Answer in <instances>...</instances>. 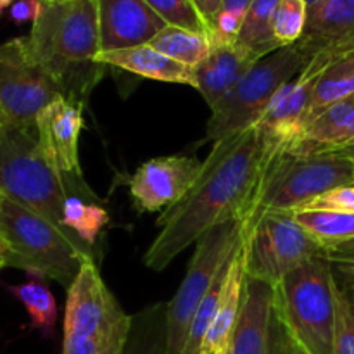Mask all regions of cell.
<instances>
[{"mask_svg":"<svg viewBox=\"0 0 354 354\" xmlns=\"http://www.w3.org/2000/svg\"><path fill=\"white\" fill-rule=\"evenodd\" d=\"M265 159V147L254 127L214 142L189 194L156 221L161 232L145 252V266L161 272L218 223L230 218L242 221Z\"/></svg>","mask_w":354,"mask_h":354,"instance_id":"6da1fadb","label":"cell"},{"mask_svg":"<svg viewBox=\"0 0 354 354\" xmlns=\"http://www.w3.org/2000/svg\"><path fill=\"white\" fill-rule=\"evenodd\" d=\"M35 61L57 82L62 95L85 106L107 66L100 54L95 0H66L44 6L26 37Z\"/></svg>","mask_w":354,"mask_h":354,"instance_id":"7a4b0ae2","label":"cell"},{"mask_svg":"<svg viewBox=\"0 0 354 354\" xmlns=\"http://www.w3.org/2000/svg\"><path fill=\"white\" fill-rule=\"evenodd\" d=\"M337 282L327 254L315 256L273 287V311L303 354H334Z\"/></svg>","mask_w":354,"mask_h":354,"instance_id":"3957f363","label":"cell"},{"mask_svg":"<svg viewBox=\"0 0 354 354\" xmlns=\"http://www.w3.org/2000/svg\"><path fill=\"white\" fill-rule=\"evenodd\" d=\"M0 245L6 266L24 270L38 279H52L68 289L93 252L59 230L30 207L0 192Z\"/></svg>","mask_w":354,"mask_h":354,"instance_id":"277c9868","label":"cell"},{"mask_svg":"<svg viewBox=\"0 0 354 354\" xmlns=\"http://www.w3.org/2000/svg\"><path fill=\"white\" fill-rule=\"evenodd\" d=\"M348 183H354V159L349 156L328 152L303 158L277 152L265 159L259 182L242 218L244 230L265 214L292 213L313 197Z\"/></svg>","mask_w":354,"mask_h":354,"instance_id":"5b68a950","label":"cell"},{"mask_svg":"<svg viewBox=\"0 0 354 354\" xmlns=\"http://www.w3.org/2000/svg\"><path fill=\"white\" fill-rule=\"evenodd\" d=\"M71 190L73 185L68 183V178L41 152L35 128H6L0 133V192L47 218L71 241L97 256L95 249L71 234L64 225V204L69 196L76 194Z\"/></svg>","mask_w":354,"mask_h":354,"instance_id":"8992f818","label":"cell"},{"mask_svg":"<svg viewBox=\"0 0 354 354\" xmlns=\"http://www.w3.org/2000/svg\"><path fill=\"white\" fill-rule=\"evenodd\" d=\"M130 328L131 315L106 286L97 263L86 261L68 287L62 354H121Z\"/></svg>","mask_w":354,"mask_h":354,"instance_id":"52a82bcc","label":"cell"},{"mask_svg":"<svg viewBox=\"0 0 354 354\" xmlns=\"http://www.w3.org/2000/svg\"><path fill=\"white\" fill-rule=\"evenodd\" d=\"M310 59L299 45L282 47L256 62L241 82L211 109L206 140L218 142L254 127L275 93L296 78Z\"/></svg>","mask_w":354,"mask_h":354,"instance_id":"ba28073f","label":"cell"},{"mask_svg":"<svg viewBox=\"0 0 354 354\" xmlns=\"http://www.w3.org/2000/svg\"><path fill=\"white\" fill-rule=\"evenodd\" d=\"M244 241V223L230 218L203 235L187 268L185 279L168 303V354H183L196 311L213 286L221 266Z\"/></svg>","mask_w":354,"mask_h":354,"instance_id":"9c48e42d","label":"cell"},{"mask_svg":"<svg viewBox=\"0 0 354 354\" xmlns=\"http://www.w3.org/2000/svg\"><path fill=\"white\" fill-rule=\"evenodd\" d=\"M320 254H325L324 245L297 223L290 211L265 214L244 230L245 277L272 287L294 268Z\"/></svg>","mask_w":354,"mask_h":354,"instance_id":"30bf717a","label":"cell"},{"mask_svg":"<svg viewBox=\"0 0 354 354\" xmlns=\"http://www.w3.org/2000/svg\"><path fill=\"white\" fill-rule=\"evenodd\" d=\"M61 95L57 82L31 55L26 37L0 44V118L3 127L33 130L38 113Z\"/></svg>","mask_w":354,"mask_h":354,"instance_id":"8fae6325","label":"cell"},{"mask_svg":"<svg viewBox=\"0 0 354 354\" xmlns=\"http://www.w3.org/2000/svg\"><path fill=\"white\" fill-rule=\"evenodd\" d=\"M325 64L327 62L317 59L308 62L306 68L296 78L286 83L275 93L270 106L254 124L265 147L266 159L289 147L303 133L310 118L317 78Z\"/></svg>","mask_w":354,"mask_h":354,"instance_id":"7c38bea8","label":"cell"},{"mask_svg":"<svg viewBox=\"0 0 354 354\" xmlns=\"http://www.w3.org/2000/svg\"><path fill=\"white\" fill-rule=\"evenodd\" d=\"M203 169L196 156H162L145 161L128 182L140 213L166 211L189 194Z\"/></svg>","mask_w":354,"mask_h":354,"instance_id":"4fadbf2b","label":"cell"},{"mask_svg":"<svg viewBox=\"0 0 354 354\" xmlns=\"http://www.w3.org/2000/svg\"><path fill=\"white\" fill-rule=\"evenodd\" d=\"M82 102L61 95L38 113L35 133L47 161L69 180H83L80 166V137L85 127Z\"/></svg>","mask_w":354,"mask_h":354,"instance_id":"5bb4252c","label":"cell"},{"mask_svg":"<svg viewBox=\"0 0 354 354\" xmlns=\"http://www.w3.org/2000/svg\"><path fill=\"white\" fill-rule=\"evenodd\" d=\"M100 52L147 45L168 24L145 0H95Z\"/></svg>","mask_w":354,"mask_h":354,"instance_id":"9a60e30c","label":"cell"},{"mask_svg":"<svg viewBox=\"0 0 354 354\" xmlns=\"http://www.w3.org/2000/svg\"><path fill=\"white\" fill-rule=\"evenodd\" d=\"M301 50L310 61H330L354 48V0H320L308 9Z\"/></svg>","mask_w":354,"mask_h":354,"instance_id":"2e32d148","label":"cell"},{"mask_svg":"<svg viewBox=\"0 0 354 354\" xmlns=\"http://www.w3.org/2000/svg\"><path fill=\"white\" fill-rule=\"evenodd\" d=\"M273 320V287L245 277L241 310L232 334L234 354H266Z\"/></svg>","mask_w":354,"mask_h":354,"instance_id":"e0dca14e","label":"cell"},{"mask_svg":"<svg viewBox=\"0 0 354 354\" xmlns=\"http://www.w3.org/2000/svg\"><path fill=\"white\" fill-rule=\"evenodd\" d=\"M354 140V95L339 100L313 118L303 133L283 149L292 156H318L337 152Z\"/></svg>","mask_w":354,"mask_h":354,"instance_id":"ac0fdd59","label":"cell"},{"mask_svg":"<svg viewBox=\"0 0 354 354\" xmlns=\"http://www.w3.org/2000/svg\"><path fill=\"white\" fill-rule=\"evenodd\" d=\"M252 66L235 45L213 44L207 57L194 68L196 90L213 109Z\"/></svg>","mask_w":354,"mask_h":354,"instance_id":"d6986e66","label":"cell"},{"mask_svg":"<svg viewBox=\"0 0 354 354\" xmlns=\"http://www.w3.org/2000/svg\"><path fill=\"white\" fill-rule=\"evenodd\" d=\"M99 64L107 68H118L144 78L156 82L176 83V85H189L196 88V76L194 69L173 61L168 55L161 54L151 45L140 47L121 48L113 52H100L95 59Z\"/></svg>","mask_w":354,"mask_h":354,"instance_id":"ffe728a7","label":"cell"},{"mask_svg":"<svg viewBox=\"0 0 354 354\" xmlns=\"http://www.w3.org/2000/svg\"><path fill=\"white\" fill-rule=\"evenodd\" d=\"M245 268H244V241L237 249L225 280L223 292H221L220 306L213 325L207 332L201 354H221L230 346L232 334H234L235 322H237L239 310H241L242 289H244Z\"/></svg>","mask_w":354,"mask_h":354,"instance_id":"44dd1931","label":"cell"},{"mask_svg":"<svg viewBox=\"0 0 354 354\" xmlns=\"http://www.w3.org/2000/svg\"><path fill=\"white\" fill-rule=\"evenodd\" d=\"M279 2L280 0H252L249 6L235 47L252 64L282 48L273 35V16Z\"/></svg>","mask_w":354,"mask_h":354,"instance_id":"7402d4cb","label":"cell"},{"mask_svg":"<svg viewBox=\"0 0 354 354\" xmlns=\"http://www.w3.org/2000/svg\"><path fill=\"white\" fill-rule=\"evenodd\" d=\"M351 95H354V48L335 55L322 68L315 85L308 123L322 111Z\"/></svg>","mask_w":354,"mask_h":354,"instance_id":"603a6c76","label":"cell"},{"mask_svg":"<svg viewBox=\"0 0 354 354\" xmlns=\"http://www.w3.org/2000/svg\"><path fill=\"white\" fill-rule=\"evenodd\" d=\"M121 354H168V303H154L131 315V328Z\"/></svg>","mask_w":354,"mask_h":354,"instance_id":"cb8c5ba5","label":"cell"},{"mask_svg":"<svg viewBox=\"0 0 354 354\" xmlns=\"http://www.w3.org/2000/svg\"><path fill=\"white\" fill-rule=\"evenodd\" d=\"M149 45L173 61L194 69L207 57L213 41L207 33H197L178 26H165L149 41Z\"/></svg>","mask_w":354,"mask_h":354,"instance_id":"d4e9b609","label":"cell"},{"mask_svg":"<svg viewBox=\"0 0 354 354\" xmlns=\"http://www.w3.org/2000/svg\"><path fill=\"white\" fill-rule=\"evenodd\" d=\"M297 223L327 249L354 241V214L341 211H296Z\"/></svg>","mask_w":354,"mask_h":354,"instance_id":"484cf974","label":"cell"},{"mask_svg":"<svg viewBox=\"0 0 354 354\" xmlns=\"http://www.w3.org/2000/svg\"><path fill=\"white\" fill-rule=\"evenodd\" d=\"M9 290L26 308L31 318V327L40 330L45 337H50L57 320V303L50 289L45 286L44 279L33 277L19 286H9Z\"/></svg>","mask_w":354,"mask_h":354,"instance_id":"4316f807","label":"cell"},{"mask_svg":"<svg viewBox=\"0 0 354 354\" xmlns=\"http://www.w3.org/2000/svg\"><path fill=\"white\" fill-rule=\"evenodd\" d=\"M90 201L78 194L69 196L64 204V225L71 234L95 249L100 232L109 223V213L102 206Z\"/></svg>","mask_w":354,"mask_h":354,"instance_id":"83f0119b","label":"cell"},{"mask_svg":"<svg viewBox=\"0 0 354 354\" xmlns=\"http://www.w3.org/2000/svg\"><path fill=\"white\" fill-rule=\"evenodd\" d=\"M306 0H280L273 16V35L280 47H290L301 40L308 23Z\"/></svg>","mask_w":354,"mask_h":354,"instance_id":"f1b7e54d","label":"cell"},{"mask_svg":"<svg viewBox=\"0 0 354 354\" xmlns=\"http://www.w3.org/2000/svg\"><path fill=\"white\" fill-rule=\"evenodd\" d=\"M145 2L168 26H178L209 35L207 24L204 23L194 0H145Z\"/></svg>","mask_w":354,"mask_h":354,"instance_id":"f546056e","label":"cell"},{"mask_svg":"<svg viewBox=\"0 0 354 354\" xmlns=\"http://www.w3.org/2000/svg\"><path fill=\"white\" fill-rule=\"evenodd\" d=\"M335 299H337V320H335L334 354H354V299L348 289L339 286Z\"/></svg>","mask_w":354,"mask_h":354,"instance_id":"4dcf8cb0","label":"cell"},{"mask_svg":"<svg viewBox=\"0 0 354 354\" xmlns=\"http://www.w3.org/2000/svg\"><path fill=\"white\" fill-rule=\"evenodd\" d=\"M311 209L341 211V213L354 214V183L335 187V189L328 190V192L322 194V196L313 197V199L304 203L301 207H297L296 211ZM296 211H292V213H296Z\"/></svg>","mask_w":354,"mask_h":354,"instance_id":"1f68e13d","label":"cell"},{"mask_svg":"<svg viewBox=\"0 0 354 354\" xmlns=\"http://www.w3.org/2000/svg\"><path fill=\"white\" fill-rule=\"evenodd\" d=\"M266 354H301L299 349L292 342V339L287 334L286 328H283V325L277 318L275 311H273L272 328H270L268 339V351H266Z\"/></svg>","mask_w":354,"mask_h":354,"instance_id":"d6a6232c","label":"cell"},{"mask_svg":"<svg viewBox=\"0 0 354 354\" xmlns=\"http://www.w3.org/2000/svg\"><path fill=\"white\" fill-rule=\"evenodd\" d=\"M41 9H44V3L40 0H16L9 9V17L16 24H33L41 14Z\"/></svg>","mask_w":354,"mask_h":354,"instance_id":"836d02e7","label":"cell"},{"mask_svg":"<svg viewBox=\"0 0 354 354\" xmlns=\"http://www.w3.org/2000/svg\"><path fill=\"white\" fill-rule=\"evenodd\" d=\"M337 286L342 289H354V259H330Z\"/></svg>","mask_w":354,"mask_h":354,"instance_id":"e575fe53","label":"cell"},{"mask_svg":"<svg viewBox=\"0 0 354 354\" xmlns=\"http://www.w3.org/2000/svg\"><path fill=\"white\" fill-rule=\"evenodd\" d=\"M221 2H223V0H194L197 10H199V14L203 16L204 23L207 24L209 33H211V28H213L214 19H216L218 12H220L221 9Z\"/></svg>","mask_w":354,"mask_h":354,"instance_id":"d590c367","label":"cell"},{"mask_svg":"<svg viewBox=\"0 0 354 354\" xmlns=\"http://www.w3.org/2000/svg\"><path fill=\"white\" fill-rule=\"evenodd\" d=\"M251 3L252 0H223V2H221L220 12H230L245 19V14H248V9Z\"/></svg>","mask_w":354,"mask_h":354,"instance_id":"8d00e7d4","label":"cell"},{"mask_svg":"<svg viewBox=\"0 0 354 354\" xmlns=\"http://www.w3.org/2000/svg\"><path fill=\"white\" fill-rule=\"evenodd\" d=\"M328 259H354V241L344 242L325 251Z\"/></svg>","mask_w":354,"mask_h":354,"instance_id":"74e56055","label":"cell"},{"mask_svg":"<svg viewBox=\"0 0 354 354\" xmlns=\"http://www.w3.org/2000/svg\"><path fill=\"white\" fill-rule=\"evenodd\" d=\"M339 154H344V156H349V158L354 159V140L351 142L349 145H346V147H342L341 151H337Z\"/></svg>","mask_w":354,"mask_h":354,"instance_id":"f35d334b","label":"cell"},{"mask_svg":"<svg viewBox=\"0 0 354 354\" xmlns=\"http://www.w3.org/2000/svg\"><path fill=\"white\" fill-rule=\"evenodd\" d=\"M14 2H16V0H0V16H2L7 9H10Z\"/></svg>","mask_w":354,"mask_h":354,"instance_id":"ab89813d","label":"cell"},{"mask_svg":"<svg viewBox=\"0 0 354 354\" xmlns=\"http://www.w3.org/2000/svg\"><path fill=\"white\" fill-rule=\"evenodd\" d=\"M6 266V258H3V251H2V245H0V270Z\"/></svg>","mask_w":354,"mask_h":354,"instance_id":"60d3db41","label":"cell"},{"mask_svg":"<svg viewBox=\"0 0 354 354\" xmlns=\"http://www.w3.org/2000/svg\"><path fill=\"white\" fill-rule=\"evenodd\" d=\"M306 2H308V6H315V3H317V2H320V0H306Z\"/></svg>","mask_w":354,"mask_h":354,"instance_id":"b9f144b4","label":"cell"},{"mask_svg":"<svg viewBox=\"0 0 354 354\" xmlns=\"http://www.w3.org/2000/svg\"><path fill=\"white\" fill-rule=\"evenodd\" d=\"M221 354H234V353H232V346H228V348L225 349V351L221 353Z\"/></svg>","mask_w":354,"mask_h":354,"instance_id":"7bdbcfd3","label":"cell"},{"mask_svg":"<svg viewBox=\"0 0 354 354\" xmlns=\"http://www.w3.org/2000/svg\"><path fill=\"white\" fill-rule=\"evenodd\" d=\"M41 3H44V6H48V3H54V0H40Z\"/></svg>","mask_w":354,"mask_h":354,"instance_id":"ee69618b","label":"cell"},{"mask_svg":"<svg viewBox=\"0 0 354 354\" xmlns=\"http://www.w3.org/2000/svg\"><path fill=\"white\" fill-rule=\"evenodd\" d=\"M3 130H6V127H3V123H2V118H0V133H2Z\"/></svg>","mask_w":354,"mask_h":354,"instance_id":"f6af8a7d","label":"cell"},{"mask_svg":"<svg viewBox=\"0 0 354 354\" xmlns=\"http://www.w3.org/2000/svg\"><path fill=\"white\" fill-rule=\"evenodd\" d=\"M349 292H351V296H353V299H354V289H353V290H349Z\"/></svg>","mask_w":354,"mask_h":354,"instance_id":"bcb514c9","label":"cell"},{"mask_svg":"<svg viewBox=\"0 0 354 354\" xmlns=\"http://www.w3.org/2000/svg\"><path fill=\"white\" fill-rule=\"evenodd\" d=\"M54 2H66V0H54Z\"/></svg>","mask_w":354,"mask_h":354,"instance_id":"7dc6e473","label":"cell"},{"mask_svg":"<svg viewBox=\"0 0 354 354\" xmlns=\"http://www.w3.org/2000/svg\"><path fill=\"white\" fill-rule=\"evenodd\" d=\"M301 354H303V353H301Z\"/></svg>","mask_w":354,"mask_h":354,"instance_id":"c3c4849f","label":"cell"}]
</instances>
